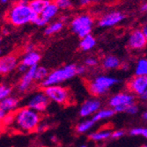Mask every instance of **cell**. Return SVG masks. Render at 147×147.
Listing matches in <instances>:
<instances>
[{
  "mask_svg": "<svg viewBox=\"0 0 147 147\" xmlns=\"http://www.w3.org/2000/svg\"><path fill=\"white\" fill-rule=\"evenodd\" d=\"M42 122V116L39 112L26 106L18 109L12 115V125L17 130L23 133H29L35 131L40 123Z\"/></svg>",
  "mask_w": 147,
  "mask_h": 147,
  "instance_id": "obj_1",
  "label": "cell"
},
{
  "mask_svg": "<svg viewBox=\"0 0 147 147\" xmlns=\"http://www.w3.org/2000/svg\"><path fill=\"white\" fill-rule=\"evenodd\" d=\"M37 14L29 6L28 0H19L8 10L5 18L8 23L14 26H22L33 23Z\"/></svg>",
  "mask_w": 147,
  "mask_h": 147,
  "instance_id": "obj_2",
  "label": "cell"
},
{
  "mask_svg": "<svg viewBox=\"0 0 147 147\" xmlns=\"http://www.w3.org/2000/svg\"><path fill=\"white\" fill-rule=\"evenodd\" d=\"M119 82L120 80L114 76L100 74L91 80L87 85V88L90 94L98 98L108 93Z\"/></svg>",
  "mask_w": 147,
  "mask_h": 147,
  "instance_id": "obj_3",
  "label": "cell"
},
{
  "mask_svg": "<svg viewBox=\"0 0 147 147\" xmlns=\"http://www.w3.org/2000/svg\"><path fill=\"white\" fill-rule=\"evenodd\" d=\"M77 75V65L75 64H67L58 69H56L49 72L48 77L41 82V86L42 88L56 86L62 84L67 80L71 79Z\"/></svg>",
  "mask_w": 147,
  "mask_h": 147,
  "instance_id": "obj_4",
  "label": "cell"
},
{
  "mask_svg": "<svg viewBox=\"0 0 147 147\" xmlns=\"http://www.w3.org/2000/svg\"><path fill=\"white\" fill-rule=\"evenodd\" d=\"M94 20L87 13H81L75 16L71 21V29L79 38H83L92 34Z\"/></svg>",
  "mask_w": 147,
  "mask_h": 147,
  "instance_id": "obj_5",
  "label": "cell"
},
{
  "mask_svg": "<svg viewBox=\"0 0 147 147\" xmlns=\"http://www.w3.org/2000/svg\"><path fill=\"white\" fill-rule=\"evenodd\" d=\"M136 95L129 92H120L112 95L109 100L108 104L109 108L113 109L115 113H124L127 107L132 104H135Z\"/></svg>",
  "mask_w": 147,
  "mask_h": 147,
  "instance_id": "obj_6",
  "label": "cell"
},
{
  "mask_svg": "<svg viewBox=\"0 0 147 147\" xmlns=\"http://www.w3.org/2000/svg\"><path fill=\"white\" fill-rule=\"evenodd\" d=\"M44 92L49 99L50 101L55 102L59 105L67 104L70 100L69 90L60 85L50 86L43 88Z\"/></svg>",
  "mask_w": 147,
  "mask_h": 147,
  "instance_id": "obj_7",
  "label": "cell"
},
{
  "mask_svg": "<svg viewBox=\"0 0 147 147\" xmlns=\"http://www.w3.org/2000/svg\"><path fill=\"white\" fill-rule=\"evenodd\" d=\"M49 99L46 95L44 91H38L29 98L26 103V106L34 109L39 113L44 112L49 105Z\"/></svg>",
  "mask_w": 147,
  "mask_h": 147,
  "instance_id": "obj_8",
  "label": "cell"
},
{
  "mask_svg": "<svg viewBox=\"0 0 147 147\" xmlns=\"http://www.w3.org/2000/svg\"><path fill=\"white\" fill-rule=\"evenodd\" d=\"M125 19V16L123 12L119 11H112L103 14L98 20V25L100 28H113L116 25L120 24Z\"/></svg>",
  "mask_w": 147,
  "mask_h": 147,
  "instance_id": "obj_9",
  "label": "cell"
},
{
  "mask_svg": "<svg viewBox=\"0 0 147 147\" xmlns=\"http://www.w3.org/2000/svg\"><path fill=\"white\" fill-rule=\"evenodd\" d=\"M101 108V101L97 98L93 97L85 100L79 109V115L83 118H87L89 116H93Z\"/></svg>",
  "mask_w": 147,
  "mask_h": 147,
  "instance_id": "obj_10",
  "label": "cell"
},
{
  "mask_svg": "<svg viewBox=\"0 0 147 147\" xmlns=\"http://www.w3.org/2000/svg\"><path fill=\"white\" fill-rule=\"evenodd\" d=\"M128 90L134 95L142 96L147 92V76H136L132 78L127 85Z\"/></svg>",
  "mask_w": 147,
  "mask_h": 147,
  "instance_id": "obj_11",
  "label": "cell"
},
{
  "mask_svg": "<svg viewBox=\"0 0 147 147\" xmlns=\"http://www.w3.org/2000/svg\"><path fill=\"white\" fill-rule=\"evenodd\" d=\"M147 45V40L142 29L133 30L128 38V46L132 50H142Z\"/></svg>",
  "mask_w": 147,
  "mask_h": 147,
  "instance_id": "obj_12",
  "label": "cell"
},
{
  "mask_svg": "<svg viewBox=\"0 0 147 147\" xmlns=\"http://www.w3.org/2000/svg\"><path fill=\"white\" fill-rule=\"evenodd\" d=\"M19 63L20 62L15 55L9 54L3 57L0 60V73L2 75H6L12 72L17 70Z\"/></svg>",
  "mask_w": 147,
  "mask_h": 147,
  "instance_id": "obj_13",
  "label": "cell"
},
{
  "mask_svg": "<svg viewBox=\"0 0 147 147\" xmlns=\"http://www.w3.org/2000/svg\"><path fill=\"white\" fill-rule=\"evenodd\" d=\"M37 66L29 68V70L26 73L23 74L22 78H20L19 85H18V90L20 92H25L28 91L34 81H35V71Z\"/></svg>",
  "mask_w": 147,
  "mask_h": 147,
  "instance_id": "obj_14",
  "label": "cell"
},
{
  "mask_svg": "<svg viewBox=\"0 0 147 147\" xmlns=\"http://www.w3.org/2000/svg\"><path fill=\"white\" fill-rule=\"evenodd\" d=\"M20 105V100L17 97L9 96L4 100H1L0 102V109L4 110L7 114H11L18 109Z\"/></svg>",
  "mask_w": 147,
  "mask_h": 147,
  "instance_id": "obj_15",
  "label": "cell"
},
{
  "mask_svg": "<svg viewBox=\"0 0 147 147\" xmlns=\"http://www.w3.org/2000/svg\"><path fill=\"white\" fill-rule=\"evenodd\" d=\"M41 55L40 53L36 50H33L30 52H25L24 55L21 57L20 62L24 64H26L28 67H34V66H38L39 62L41 61Z\"/></svg>",
  "mask_w": 147,
  "mask_h": 147,
  "instance_id": "obj_16",
  "label": "cell"
},
{
  "mask_svg": "<svg viewBox=\"0 0 147 147\" xmlns=\"http://www.w3.org/2000/svg\"><path fill=\"white\" fill-rule=\"evenodd\" d=\"M122 62L117 57L113 55L106 56L101 60V67L106 71H113L121 68Z\"/></svg>",
  "mask_w": 147,
  "mask_h": 147,
  "instance_id": "obj_17",
  "label": "cell"
},
{
  "mask_svg": "<svg viewBox=\"0 0 147 147\" xmlns=\"http://www.w3.org/2000/svg\"><path fill=\"white\" fill-rule=\"evenodd\" d=\"M96 44H97L96 39L91 34H88L83 38H80L78 46H79V49L82 51L87 52V51L92 50V49H94Z\"/></svg>",
  "mask_w": 147,
  "mask_h": 147,
  "instance_id": "obj_18",
  "label": "cell"
},
{
  "mask_svg": "<svg viewBox=\"0 0 147 147\" xmlns=\"http://www.w3.org/2000/svg\"><path fill=\"white\" fill-rule=\"evenodd\" d=\"M59 11V8L57 7L55 2H49L41 15L49 22L57 16Z\"/></svg>",
  "mask_w": 147,
  "mask_h": 147,
  "instance_id": "obj_19",
  "label": "cell"
},
{
  "mask_svg": "<svg viewBox=\"0 0 147 147\" xmlns=\"http://www.w3.org/2000/svg\"><path fill=\"white\" fill-rule=\"evenodd\" d=\"M64 26L63 21V20H56L53 21L49 24H48V26L45 28L44 29V34L46 35H53L55 34L59 33L60 31L63 30Z\"/></svg>",
  "mask_w": 147,
  "mask_h": 147,
  "instance_id": "obj_20",
  "label": "cell"
},
{
  "mask_svg": "<svg viewBox=\"0 0 147 147\" xmlns=\"http://www.w3.org/2000/svg\"><path fill=\"white\" fill-rule=\"evenodd\" d=\"M112 132L109 129H100L98 131L92 132L89 135V138L91 140L94 142H100V141H105L109 139L112 136Z\"/></svg>",
  "mask_w": 147,
  "mask_h": 147,
  "instance_id": "obj_21",
  "label": "cell"
},
{
  "mask_svg": "<svg viewBox=\"0 0 147 147\" xmlns=\"http://www.w3.org/2000/svg\"><path fill=\"white\" fill-rule=\"evenodd\" d=\"M115 111L111 109V108H105V109H100L94 115L92 116V119L94 120L95 123L103 121L106 119H109L115 115Z\"/></svg>",
  "mask_w": 147,
  "mask_h": 147,
  "instance_id": "obj_22",
  "label": "cell"
},
{
  "mask_svg": "<svg viewBox=\"0 0 147 147\" xmlns=\"http://www.w3.org/2000/svg\"><path fill=\"white\" fill-rule=\"evenodd\" d=\"M49 2V0H31L29 1V6L35 14L41 15Z\"/></svg>",
  "mask_w": 147,
  "mask_h": 147,
  "instance_id": "obj_23",
  "label": "cell"
},
{
  "mask_svg": "<svg viewBox=\"0 0 147 147\" xmlns=\"http://www.w3.org/2000/svg\"><path fill=\"white\" fill-rule=\"evenodd\" d=\"M95 123H96L95 121L92 118L86 119V120H84V121L80 122L76 126V130H77L78 133H80V134H84V133H86L91 129H92Z\"/></svg>",
  "mask_w": 147,
  "mask_h": 147,
  "instance_id": "obj_24",
  "label": "cell"
},
{
  "mask_svg": "<svg viewBox=\"0 0 147 147\" xmlns=\"http://www.w3.org/2000/svg\"><path fill=\"white\" fill-rule=\"evenodd\" d=\"M136 76H147V58H140L135 65Z\"/></svg>",
  "mask_w": 147,
  "mask_h": 147,
  "instance_id": "obj_25",
  "label": "cell"
},
{
  "mask_svg": "<svg viewBox=\"0 0 147 147\" xmlns=\"http://www.w3.org/2000/svg\"><path fill=\"white\" fill-rule=\"evenodd\" d=\"M49 74V72L46 67H44V66H37L35 71V81L42 82Z\"/></svg>",
  "mask_w": 147,
  "mask_h": 147,
  "instance_id": "obj_26",
  "label": "cell"
},
{
  "mask_svg": "<svg viewBox=\"0 0 147 147\" xmlns=\"http://www.w3.org/2000/svg\"><path fill=\"white\" fill-rule=\"evenodd\" d=\"M11 92H12V89L11 86H9L8 85H5V84H2L0 86V99L4 100L7 97L11 96Z\"/></svg>",
  "mask_w": 147,
  "mask_h": 147,
  "instance_id": "obj_27",
  "label": "cell"
},
{
  "mask_svg": "<svg viewBox=\"0 0 147 147\" xmlns=\"http://www.w3.org/2000/svg\"><path fill=\"white\" fill-rule=\"evenodd\" d=\"M129 134L131 136H141L147 139V128H142V127H137L130 129Z\"/></svg>",
  "mask_w": 147,
  "mask_h": 147,
  "instance_id": "obj_28",
  "label": "cell"
},
{
  "mask_svg": "<svg viewBox=\"0 0 147 147\" xmlns=\"http://www.w3.org/2000/svg\"><path fill=\"white\" fill-rule=\"evenodd\" d=\"M59 10H68L72 6L71 0H55L54 1Z\"/></svg>",
  "mask_w": 147,
  "mask_h": 147,
  "instance_id": "obj_29",
  "label": "cell"
},
{
  "mask_svg": "<svg viewBox=\"0 0 147 147\" xmlns=\"http://www.w3.org/2000/svg\"><path fill=\"white\" fill-rule=\"evenodd\" d=\"M84 64L88 68H94L99 64V61L96 57H88L87 58L85 59Z\"/></svg>",
  "mask_w": 147,
  "mask_h": 147,
  "instance_id": "obj_30",
  "label": "cell"
},
{
  "mask_svg": "<svg viewBox=\"0 0 147 147\" xmlns=\"http://www.w3.org/2000/svg\"><path fill=\"white\" fill-rule=\"evenodd\" d=\"M33 23L35 26H39V28H46L49 24V21L47 20H45L42 15H37Z\"/></svg>",
  "mask_w": 147,
  "mask_h": 147,
  "instance_id": "obj_31",
  "label": "cell"
},
{
  "mask_svg": "<svg viewBox=\"0 0 147 147\" xmlns=\"http://www.w3.org/2000/svg\"><path fill=\"white\" fill-rule=\"evenodd\" d=\"M125 113L129 114V115H136V114L138 113V107L136 105V103L132 104V105H129V106L127 107Z\"/></svg>",
  "mask_w": 147,
  "mask_h": 147,
  "instance_id": "obj_32",
  "label": "cell"
},
{
  "mask_svg": "<svg viewBox=\"0 0 147 147\" xmlns=\"http://www.w3.org/2000/svg\"><path fill=\"white\" fill-rule=\"evenodd\" d=\"M125 134L124 130L123 129H117V130H115L112 132V136L111 138H114V139H118V138H121L122 137H123Z\"/></svg>",
  "mask_w": 147,
  "mask_h": 147,
  "instance_id": "obj_33",
  "label": "cell"
},
{
  "mask_svg": "<svg viewBox=\"0 0 147 147\" xmlns=\"http://www.w3.org/2000/svg\"><path fill=\"white\" fill-rule=\"evenodd\" d=\"M49 129V125H48V123H40V124L38 125V127H37V129H36V132H39V133H42V132H44V131H46L47 129Z\"/></svg>",
  "mask_w": 147,
  "mask_h": 147,
  "instance_id": "obj_34",
  "label": "cell"
},
{
  "mask_svg": "<svg viewBox=\"0 0 147 147\" xmlns=\"http://www.w3.org/2000/svg\"><path fill=\"white\" fill-rule=\"evenodd\" d=\"M28 70H29V67H28V66H26V64H24V63H22L21 62H20V63H19V65H18V67H17V71H18L19 72L24 74V73H26V71H28Z\"/></svg>",
  "mask_w": 147,
  "mask_h": 147,
  "instance_id": "obj_35",
  "label": "cell"
},
{
  "mask_svg": "<svg viewBox=\"0 0 147 147\" xmlns=\"http://www.w3.org/2000/svg\"><path fill=\"white\" fill-rule=\"evenodd\" d=\"M86 66L83 65H77V75H84L86 72Z\"/></svg>",
  "mask_w": 147,
  "mask_h": 147,
  "instance_id": "obj_36",
  "label": "cell"
},
{
  "mask_svg": "<svg viewBox=\"0 0 147 147\" xmlns=\"http://www.w3.org/2000/svg\"><path fill=\"white\" fill-rule=\"evenodd\" d=\"M78 3L81 7H86L92 3V0H78Z\"/></svg>",
  "mask_w": 147,
  "mask_h": 147,
  "instance_id": "obj_37",
  "label": "cell"
},
{
  "mask_svg": "<svg viewBox=\"0 0 147 147\" xmlns=\"http://www.w3.org/2000/svg\"><path fill=\"white\" fill-rule=\"evenodd\" d=\"M33 50H35L34 49V46L31 43L28 44L26 47V49H25V52H30V51H33Z\"/></svg>",
  "mask_w": 147,
  "mask_h": 147,
  "instance_id": "obj_38",
  "label": "cell"
},
{
  "mask_svg": "<svg viewBox=\"0 0 147 147\" xmlns=\"http://www.w3.org/2000/svg\"><path fill=\"white\" fill-rule=\"evenodd\" d=\"M140 11H141L142 12H147V2L144 3V4H143V5H141Z\"/></svg>",
  "mask_w": 147,
  "mask_h": 147,
  "instance_id": "obj_39",
  "label": "cell"
},
{
  "mask_svg": "<svg viewBox=\"0 0 147 147\" xmlns=\"http://www.w3.org/2000/svg\"><path fill=\"white\" fill-rule=\"evenodd\" d=\"M142 31H143V33H144V34L146 40H147V23H146L145 25H144V26L142 28Z\"/></svg>",
  "mask_w": 147,
  "mask_h": 147,
  "instance_id": "obj_40",
  "label": "cell"
},
{
  "mask_svg": "<svg viewBox=\"0 0 147 147\" xmlns=\"http://www.w3.org/2000/svg\"><path fill=\"white\" fill-rule=\"evenodd\" d=\"M121 68H122V69H123V71H128V70H129V65H128V63H122Z\"/></svg>",
  "mask_w": 147,
  "mask_h": 147,
  "instance_id": "obj_41",
  "label": "cell"
},
{
  "mask_svg": "<svg viewBox=\"0 0 147 147\" xmlns=\"http://www.w3.org/2000/svg\"><path fill=\"white\" fill-rule=\"evenodd\" d=\"M140 98H141V100H146V101H147V92H146L145 93H144V94H143L142 96H140Z\"/></svg>",
  "mask_w": 147,
  "mask_h": 147,
  "instance_id": "obj_42",
  "label": "cell"
},
{
  "mask_svg": "<svg viewBox=\"0 0 147 147\" xmlns=\"http://www.w3.org/2000/svg\"><path fill=\"white\" fill-rule=\"evenodd\" d=\"M142 117H143V119L144 120V121H146V122H147V111H144V112L143 113Z\"/></svg>",
  "mask_w": 147,
  "mask_h": 147,
  "instance_id": "obj_43",
  "label": "cell"
},
{
  "mask_svg": "<svg viewBox=\"0 0 147 147\" xmlns=\"http://www.w3.org/2000/svg\"><path fill=\"white\" fill-rule=\"evenodd\" d=\"M50 140H52V142H56L57 138H56L55 136H51V137H50Z\"/></svg>",
  "mask_w": 147,
  "mask_h": 147,
  "instance_id": "obj_44",
  "label": "cell"
},
{
  "mask_svg": "<svg viewBox=\"0 0 147 147\" xmlns=\"http://www.w3.org/2000/svg\"><path fill=\"white\" fill-rule=\"evenodd\" d=\"M0 2L2 4H7L9 2V0H0Z\"/></svg>",
  "mask_w": 147,
  "mask_h": 147,
  "instance_id": "obj_45",
  "label": "cell"
},
{
  "mask_svg": "<svg viewBox=\"0 0 147 147\" xmlns=\"http://www.w3.org/2000/svg\"><path fill=\"white\" fill-rule=\"evenodd\" d=\"M78 147H88V146H86V145H85V144H82V145H80V146H78Z\"/></svg>",
  "mask_w": 147,
  "mask_h": 147,
  "instance_id": "obj_46",
  "label": "cell"
},
{
  "mask_svg": "<svg viewBox=\"0 0 147 147\" xmlns=\"http://www.w3.org/2000/svg\"><path fill=\"white\" fill-rule=\"evenodd\" d=\"M92 1H94V2H96V1H100V0H92Z\"/></svg>",
  "mask_w": 147,
  "mask_h": 147,
  "instance_id": "obj_47",
  "label": "cell"
},
{
  "mask_svg": "<svg viewBox=\"0 0 147 147\" xmlns=\"http://www.w3.org/2000/svg\"><path fill=\"white\" fill-rule=\"evenodd\" d=\"M141 147H147V144H144V145H143V146H141Z\"/></svg>",
  "mask_w": 147,
  "mask_h": 147,
  "instance_id": "obj_48",
  "label": "cell"
}]
</instances>
